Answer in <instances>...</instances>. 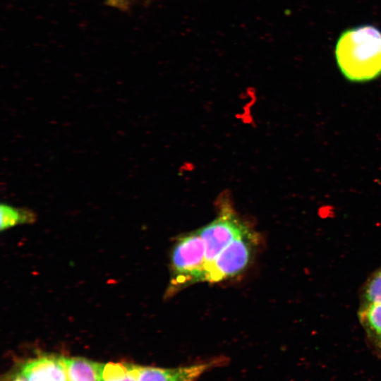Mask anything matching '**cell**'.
<instances>
[{
    "instance_id": "cell-10",
    "label": "cell",
    "mask_w": 381,
    "mask_h": 381,
    "mask_svg": "<svg viewBox=\"0 0 381 381\" xmlns=\"http://www.w3.org/2000/svg\"><path fill=\"white\" fill-rule=\"evenodd\" d=\"M362 303H381V267L372 274L361 291Z\"/></svg>"
},
{
    "instance_id": "cell-5",
    "label": "cell",
    "mask_w": 381,
    "mask_h": 381,
    "mask_svg": "<svg viewBox=\"0 0 381 381\" xmlns=\"http://www.w3.org/2000/svg\"><path fill=\"white\" fill-rule=\"evenodd\" d=\"M220 360L201 362L176 368H159L133 365L137 381H195Z\"/></svg>"
},
{
    "instance_id": "cell-3",
    "label": "cell",
    "mask_w": 381,
    "mask_h": 381,
    "mask_svg": "<svg viewBox=\"0 0 381 381\" xmlns=\"http://www.w3.org/2000/svg\"><path fill=\"white\" fill-rule=\"evenodd\" d=\"M218 205L217 217L198 230L205 246L206 269L233 240L250 229L236 214L226 196L221 197Z\"/></svg>"
},
{
    "instance_id": "cell-1",
    "label": "cell",
    "mask_w": 381,
    "mask_h": 381,
    "mask_svg": "<svg viewBox=\"0 0 381 381\" xmlns=\"http://www.w3.org/2000/svg\"><path fill=\"white\" fill-rule=\"evenodd\" d=\"M339 69L354 83H364L381 75V31L365 25L344 31L334 50Z\"/></svg>"
},
{
    "instance_id": "cell-4",
    "label": "cell",
    "mask_w": 381,
    "mask_h": 381,
    "mask_svg": "<svg viewBox=\"0 0 381 381\" xmlns=\"http://www.w3.org/2000/svg\"><path fill=\"white\" fill-rule=\"evenodd\" d=\"M259 242L251 229L233 240L207 266L205 282H218L241 273L253 259Z\"/></svg>"
},
{
    "instance_id": "cell-7",
    "label": "cell",
    "mask_w": 381,
    "mask_h": 381,
    "mask_svg": "<svg viewBox=\"0 0 381 381\" xmlns=\"http://www.w3.org/2000/svg\"><path fill=\"white\" fill-rule=\"evenodd\" d=\"M358 317L369 341L381 353V303L361 304Z\"/></svg>"
},
{
    "instance_id": "cell-9",
    "label": "cell",
    "mask_w": 381,
    "mask_h": 381,
    "mask_svg": "<svg viewBox=\"0 0 381 381\" xmlns=\"http://www.w3.org/2000/svg\"><path fill=\"white\" fill-rule=\"evenodd\" d=\"M0 212L1 231L18 224L31 223L35 219V215L32 211L14 207L7 204L1 205Z\"/></svg>"
},
{
    "instance_id": "cell-12",
    "label": "cell",
    "mask_w": 381,
    "mask_h": 381,
    "mask_svg": "<svg viewBox=\"0 0 381 381\" xmlns=\"http://www.w3.org/2000/svg\"><path fill=\"white\" fill-rule=\"evenodd\" d=\"M115 381H137L133 373V364L130 365V373L128 375Z\"/></svg>"
},
{
    "instance_id": "cell-2",
    "label": "cell",
    "mask_w": 381,
    "mask_h": 381,
    "mask_svg": "<svg viewBox=\"0 0 381 381\" xmlns=\"http://www.w3.org/2000/svg\"><path fill=\"white\" fill-rule=\"evenodd\" d=\"M205 246L198 231L176 240L171 253L170 294L188 284L205 282Z\"/></svg>"
},
{
    "instance_id": "cell-11",
    "label": "cell",
    "mask_w": 381,
    "mask_h": 381,
    "mask_svg": "<svg viewBox=\"0 0 381 381\" xmlns=\"http://www.w3.org/2000/svg\"><path fill=\"white\" fill-rule=\"evenodd\" d=\"M6 381H28L23 375L19 372H16L11 374Z\"/></svg>"
},
{
    "instance_id": "cell-6",
    "label": "cell",
    "mask_w": 381,
    "mask_h": 381,
    "mask_svg": "<svg viewBox=\"0 0 381 381\" xmlns=\"http://www.w3.org/2000/svg\"><path fill=\"white\" fill-rule=\"evenodd\" d=\"M20 371L28 381H68L61 356L44 354L29 359Z\"/></svg>"
},
{
    "instance_id": "cell-8",
    "label": "cell",
    "mask_w": 381,
    "mask_h": 381,
    "mask_svg": "<svg viewBox=\"0 0 381 381\" xmlns=\"http://www.w3.org/2000/svg\"><path fill=\"white\" fill-rule=\"evenodd\" d=\"M68 381H100L101 363L81 358L64 357Z\"/></svg>"
}]
</instances>
